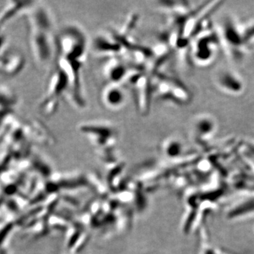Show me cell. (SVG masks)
Segmentation results:
<instances>
[{"label":"cell","instance_id":"cell-10","mask_svg":"<svg viewBox=\"0 0 254 254\" xmlns=\"http://www.w3.org/2000/svg\"><path fill=\"white\" fill-rule=\"evenodd\" d=\"M135 65L130 64L123 57L110 58L104 66V75L108 83H123L125 85L131 68Z\"/></svg>","mask_w":254,"mask_h":254},{"label":"cell","instance_id":"cell-4","mask_svg":"<svg viewBox=\"0 0 254 254\" xmlns=\"http://www.w3.org/2000/svg\"><path fill=\"white\" fill-rule=\"evenodd\" d=\"M70 88L71 83L68 75L55 63L46 94L40 104L41 112L45 116H51L55 113L59 107L60 100L64 95H68Z\"/></svg>","mask_w":254,"mask_h":254},{"label":"cell","instance_id":"cell-2","mask_svg":"<svg viewBox=\"0 0 254 254\" xmlns=\"http://www.w3.org/2000/svg\"><path fill=\"white\" fill-rule=\"evenodd\" d=\"M28 42L33 59L41 67L55 64L58 55L55 27L28 24Z\"/></svg>","mask_w":254,"mask_h":254},{"label":"cell","instance_id":"cell-1","mask_svg":"<svg viewBox=\"0 0 254 254\" xmlns=\"http://www.w3.org/2000/svg\"><path fill=\"white\" fill-rule=\"evenodd\" d=\"M221 50L230 61L241 63L254 45V19L240 22L232 16H225L215 27Z\"/></svg>","mask_w":254,"mask_h":254},{"label":"cell","instance_id":"cell-9","mask_svg":"<svg viewBox=\"0 0 254 254\" xmlns=\"http://www.w3.org/2000/svg\"><path fill=\"white\" fill-rule=\"evenodd\" d=\"M78 129L88 135V136L95 138L102 142L115 140L118 135V128L109 122H90L81 125Z\"/></svg>","mask_w":254,"mask_h":254},{"label":"cell","instance_id":"cell-6","mask_svg":"<svg viewBox=\"0 0 254 254\" xmlns=\"http://www.w3.org/2000/svg\"><path fill=\"white\" fill-rule=\"evenodd\" d=\"M214 81L219 89L227 95L242 94L245 88L243 78L232 68L222 67L217 70Z\"/></svg>","mask_w":254,"mask_h":254},{"label":"cell","instance_id":"cell-7","mask_svg":"<svg viewBox=\"0 0 254 254\" xmlns=\"http://www.w3.org/2000/svg\"><path fill=\"white\" fill-rule=\"evenodd\" d=\"M125 85L123 83H108L100 92V100L107 109L119 110L127 103Z\"/></svg>","mask_w":254,"mask_h":254},{"label":"cell","instance_id":"cell-11","mask_svg":"<svg viewBox=\"0 0 254 254\" xmlns=\"http://www.w3.org/2000/svg\"><path fill=\"white\" fill-rule=\"evenodd\" d=\"M183 145L176 138H169L165 143V150L167 154L170 156H177L182 152Z\"/></svg>","mask_w":254,"mask_h":254},{"label":"cell","instance_id":"cell-3","mask_svg":"<svg viewBox=\"0 0 254 254\" xmlns=\"http://www.w3.org/2000/svg\"><path fill=\"white\" fill-rule=\"evenodd\" d=\"M221 50L220 38L215 28L209 26L190 42L189 58L193 64L206 66L213 63Z\"/></svg>","mask_w":254,"mask_h":254},{"label":"cell","instance_id":"cell-8","mask_svg":"<svg viewBox=\"0 0 254 254\" xmlns=\"http://www.w3.org/2000/svg\"><path fill=\"white\" fill-rule=\"evenodd\" d=\"M218 131L216 120L210 114H201L194 119L191 125L192 134L200 143H205Z\"/></svg>","mask_w":254,"mask_h":254},{"label":"cell","instance_id":"cell-5","mask_svg":"<svg viewBox=\"0 0 254 254\" xmlns=\"http://www.w3.org/2000/svg\"><path fill=\"white\" fill-rule=\"evenodd\" d=\"M153 94L159 99L175 105H187L190 100L188 88L176 78L155 73L151 76Z\"/></svg>","mask_w":254,"mask_h":254}]
</instances>
